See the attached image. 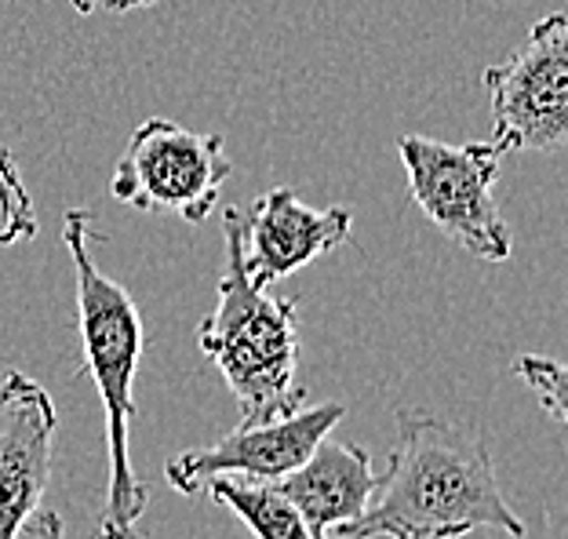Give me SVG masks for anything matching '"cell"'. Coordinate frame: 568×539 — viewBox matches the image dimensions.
I'll return each mask as SVG.
<instances>
[{
  "mask_svg": "<svg viewBox=\"0 0 568 539\" xmlns=\"http://www.w3.org/2000/svg\"><path fill=\"white\" fill-rule=\"evenodd\" d=\"M503 153H558L568 139V19L550 11L525 44L481 73Z\"/></svg>",
  "mask_w": 568,
  "mask_h": 539,
  "instance_id": "cell-6",
  "label": "cell"
},
{
  "mask_svg": "<svg viewBox=\"0 0 568 539\" xmlns=\"http://www.w3.org/2000/svg\"><path fill=\"white\" fill-rule=\"evenodd\" d=\"M481 529L525 539V521L499 489L488 445L423 408L397 413L390 464L368 507L335 529L343 539H459Z\"/></svg>",
  "mask_w": 568,
  "mask_h": 539,
  "instance_id": "cell-1",
  "label": "cell"
},
{
  "mask_svg": "<svg viewBox=\"0 0 568 539\" xmlns=\"http://www.w3.org/2000/svg\"><path fill=\"white\" fill-rule=\"evenodd\" d=\"M518 376L525 379V387L532 390L539 401H544L547 416L554 423H568V401H565V390H568V372L561 362H550V357H539V354H525L518 357Z\"/></svg>",
  "mask_w": 568,
  "mask_h": 539,
  "instance_id": "cell-13",
  "label": "cell"
},
{
  "mask_svg": "<svg viewBox=\"0 0 568 539\" xmlns=\"http://www.w3.org/2000/svg\"><path fill=\"white\" fill-rule=\"evenodd\" d=\"M204 489L212 492L215 504L234 510L255 539H310L300 510L277 489V481L212 478Z\"/></svg>",
  "mask_w": 568,
  "mask_h": 539,
  "instance_id": "cell-11",
  "label": "cell"
},
{
  "mask_svg": "<svg viewBox=\"0 0 568 539\" xmlns=\"http://www.w3.org/2000/svg\"><path fill=\"white\" fill-rule=\"evenodd\" d=\"M19 539H62V518L55 515V510H37V515L26 521V529Z\"/></svg>",
  "mask_w": 568,
  "mask_h": 539,
  "instance_id": "cell-15",
  "label": "cell"
},
{
  "mask_svg": "<svg viewBox=\"0 0 568 539\" xmlns=\"http://www.w3.org/2000/svg\"><path fill=\"white\" fill-rule=\"evenodd\" d=\"M234 164L219 132H190L179 121H142L113 164L110 194L128 209L150 215H179L183 223H204Z\"/></svg>",
  "mask_w": 568,
  "mask_h": 539,
  "instance_id": "cell-5",
  "label": "cell"
},
{
  "mask_svg": "<svg viewBox=\"0 0 568 539\" xmlns=\"http://www.w3.org/2000/svg\"><path fill=\"white\" fill-rule=\"evenodd\" d=\"M354 212L346 204L310 209L288 186H277L241 209V252L244 274L255 288L300 274L321 255L351 241Z\"/></svg>",
  "mask_w": 568,
  "mask_h": 539,
  "instance_id": "cell-9",
  "label": "cell"
},
{
  "mask_svg": "<svg viewBox=\"0 0 568 539\" xmlns=\"http://www.w3.org/2000/svg\"><path fill=\"white\" fill-rule=\"evenodd\" d=\"M408 194L442 234L481 263H507L514 255L510 223L496 204L503 153L488 143H442L430 135H405L397 143Z\"/></svg>",
  "mask_w": 568,
  "mask_h": 539,
  "instance_id": "cell-4",
  "label": "cell"
},
{
  "mask_svg": "<svg viewBox=\"0 0 568 539\" xmlns=\"http://www.w3.org/2000/svg\"><path fill=\"white\" fill-rule=\"evenodd\" d=\"M62 245L70 252L77 281V321H81L84 368L106 413L110 474L102 489L95 539H142L139 521L150 507V489L132 467L135 376L142 357V317L132 292L102 274L95 263L92 212L70 209L62 215Z\"/></svg>",
  "mask_w": 568,
  "mask_h": 539,
  "instance_id": "cell-2",
  "label": "cell"
},
{
  "mask_svg": "<svg viewBox=\"0 0 568 539\" xmlns=\"http://www.w3.org/2000/svg\"><path fill=\"white\" fill-rule=\"evenodd\" d=\"M37 230H41V223H37L33 194L22 183L16 153L0 143V245L33 241Z\"/></svg>",
  "mask_w": 568,
  "mask_h": 539,
  "instance_id": "cell-12",
  "label": "cell"
},
{
  "mask_svg": "<svg viewBox=\"0 0 568 539\" xmlns=\"http://www.w3.org/2000/svg\"><path fill=\"white\" fill-rule=\"evenodd\" d=\"M77 16H124V11H139V8H150L158 0H70Z\"/></svg>",
  "mask_w": 568,
  "mask_h": 539,
  "instance_id": "cell-14",
  "label": "cell"
},
{
  "mask_svg": "<svg viewBox=\"0 0 568 539\" xmlns=\"http://www.w3.org/2000/svg\"><path fill=\"white\" fill-rule=\"evenodd\" d=\"M343 416L346 408L339 401H325L270 423H241L226 438L172 456L164 467V478L183 496L204 492V485L212 478L281 481L284 474L295 470L314 452L321 438H328L339 427Z\"/></svg>",
  "mask_w": 568,
  "mask_h": 539,
  "instance_id": "cell-7",
  "label": "cell"
},
{
  "mask_svg": "<svg viewBox=\"0 0 568 539\" xmlns=\"http://www.w3.org/2000/svg\"><path fill=\"white\" fill-rule=\"evenodd\" d=\"M226 270L215 288V311L201 321L197 346L237 397L241 423H270L300 413L306 390L300 368V303L274 299L244 274L241 204L223 212Z\"/></svg>",
  "mask_w": 568,
  "mask_h": 539,
  "instance_id": "cell-3",
  "label": "cell"
},
{
  "mask_svg": "<svg viewBox=\"0 0 568 539\" xmlns=\"http://www.w3.org/2000/svg\"><path fill=\"white\" fill-rule=\"evenodd\" d=\"M59 413L44 383L26 372L0 379V539H19L41 510L55 464Z\"/></svg>",
  "mask_w": 568,
  "mask_h": 539,
  "instance_id": "cell-8",
  "label": "cell"
},
{
  "mask_svg": "<svg viewBox=\"0 0 568 539\" xmlns=\"http://www.w3.org/2000/svg\"><path fill=\"white\" fill-rule=\"evenodd\" d=\"M376 481L379 474L372 470L365 448L321 438L314 452L277 481V489L300 510L310 539H328L368 507Z\"/></svg>",
  "mask_w": 568,
  "mask_h": 539,
  "instance_id": "cell-10",
  "label": "cell"
}]
</instances>
